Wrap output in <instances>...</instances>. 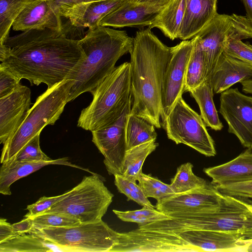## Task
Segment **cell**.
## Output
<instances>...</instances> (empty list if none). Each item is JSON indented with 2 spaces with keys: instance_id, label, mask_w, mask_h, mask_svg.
<instances>
[{
  "instance_id": "cell-17",
  "label": "cell",
  "mask_w": 252,
  "mask_h": 252,
  "mask_svg": "<svg viewBox=\"0 0 252 252\" xmlns=\"http://www.w3.org/2000/svg\"><path fill=\"white\" fill-rule=\"evenodd\" d=\"M60 9L55 0H34L29 4L14 22L16 31L49 29L63 31Z\"/></svg>"
},
{
  "instance_id": "cell-36",
  "label": "cell",
  "mask_w": 252,
  "mask_h": 252,
  "mask_svg": "<svg viewBox=\"0 0 252 252\" xmlns=\"http://www.w3.org/2000/svg\"><path fill=\"white\" fill-rule=\"evenodd\" d=\"M32 219L33 227L32 230L49 227H72L81 223L76 218L67 215L59 213L43 214Z\"/></svg>"
},
{
  "instance_id": "cell-39",
  "label": "cell",
  "mask_w": 252,
  "mask_h": 252,
  "mask_svg": "<svg viewBox=\"0 0 252 252\" xmlns=\"http://www.w3.org/2000/svg\"><path fill=\"white\" fill-rule=\"evenodd\" d=\"M215 186L222 194L252 200V181Z\"/></svg>"
},
{
  "instance_id": "cell-19",
  "label": "cell",
  "mask_w": 252,
  "mask_h": 252,
  "mask_svg": "<svg viewBox=\"0 0 252 252\" xmlns=\"http://www.w3.org/2000/svg\"><path fill=\"white\" fill-rule=\"evenodd\" d=\"M164 6L139 3L126 0L116 9L103 18L98 25L115 28L149 27Z\"/></svg>"
},
{
  "instance_id": "cell-38",
  "label": "cell",
  "mask_w": 252,
  "mask_h": 252,
  "mask_svg": "<svg viewBox=\"0 0 252 252\" xmlns=\"http://www.w3.org/2000/svg\"><path fill=\"white\" fill-rule=\"evenodd\" d=\"M223 52L233 58L252 65V45L245 43L242 40L234 39L229 40Z\"/></svg>"
},
{
  "instance_id": "cell-31",
  "label": "cell",
  "mask_w": 252,
  "mask_h": 252,
  "mask_svg": "<svg viewBox=\"0 0 252 252\" xmlns=\"http://www.w3.org/2000/svg\"><path fill=\"white\" fill-rule=\"evenodd\" d=\"M34 0H0V43L9 36L10 28L16 18Z\"/></svg>"
},
{
  "instance_id": "cell-14",
  "label": "cell",
  "mask_w": 252,
  "mask_h": 252,
  "mask_svg": "<svg viewBox=\"0 0 252 252\" xmlns=\"http://www.w3.org/2000/svg\"><path fill=\"white\" fill-rule=\"evenodd\" d=\"M219 112L227 123L229 133L234 134L241 144L252 150V97L237 88L221 93Z\"/></svg>"
},
{
  "instance_id": "cell-29",
  "label": "cell",
  "mask_w": 252,
  "mask_h": 252,
  "mask_svg": "<svg viewBox=\"0 0 252 252\" xmlns=\"http://www.w3.org/2000/svg\"><path fill=\"white\" fill-rule=\"evenodd\" d=\"M155 126L143 119L130 114L126 126L127 150L141 144L156 141Z\"/></svg>"
},
{
  "instance_id": "cell-47",
  "label": "cell",
  "mask_w": 252,
  "mask_h": 252,
  "mask_svg": "<svg viewBox=\"0 0 252 252\" xmlns=\"http://www.w3.org/2000/svg\"><path fill=\"white\" fill-rule=\"evenodd\" d=\"M246 199V200H248V201H250L251 202H252V200H250V199Z\"/></svg>"
},
{
  "instance_id": "cell-7",
  "label": "cell",
  "mask_w": 252,
  "mask_h": 252,
  "mask_svg": "<svg viewBox=\"0 0 252 252\" xmlns=\"http://www.w3.org/2000/svg\"><path fill=\"white\" fill-rule=\"evenodd\" d=\"M113 196L104 185L103 178L92 174L84 176L64 197L42 214H63L77 219L81 223L97 222L102 220Z\"/></svg>"
},
{
  "instance_id": "cell-37",
  "label": "cell",
  "mask_w": 252,
  "mask_h": 252,
  "mask_svg": "<svg viewBox=\"0 0 252 252\" xmlns=\"http://www.w3.org/2000/svg\"><path fill=\"white\" fill-rule=\"evenodd\" d=\"M40 133H38L32 138L22 148L13 161L40 162L52 160V159L45 155L40 148Z\"/></svg>"
},
{
  "instance_id": "cell-22",
  "label": "cell",
  "mask_w": 252,
  "mask_h": 252,
  "mask_svg": "<svg viewBox=\"0 0 252 252\" xmlns=\"http://www.w3.org/2000/svg\"><path fill=\"white\" fill-rule=\"evenodd\" d=\"M217 0H186L185 12L178 38L195 36L215 16Z\"/></svg>"
},
{
  "instance_id": "cell-12",
  "label": "cell",
  "mask_w": 252,
  "mask_h": 252,
  "mask_svg": "<svg viewBox=\"0 0 252 252\" xmlns=\"http://www.w3.org/2000/svg\"><path fill=\"white\" fill-rule=\"evenodd\" d=\"M199 252L179 235L138 228L120 233L117 244L110 252Z\"/></svg>"
},
{
  "instance_id": "cell-3",
  "label": "cell",
  "mask_w": 252,
  "mask_h": 252,
  "mask_svg": "<svg viewBox=\"0 0 252 252\" xmlns=\"http://www.w3.org/2000/svg\"><path fill=\"white\" fill-rule=\"evenodd\" d=\"M133 39L126 31L107 27L98 26L89 29L79 39L85 58L67 79L73 82L68 101L86 92L92 94L113 71L118 60L131 53Z\"/></svg>"
},
{
  "instance_id": "cell-46",
  "label": "cell",
  "mask_w": 252,
  "mask_h": 252,
  "mask_svg": "<svg viewBox=\"0 0 252 252\" xmlns=\"http://www.w3.org/2000/svg\"><path fill=\"white\" fill-rule=\"evenodd\" d=\"M242 91L246 94H252V79H249L241 82Z\"/></svg>"
},
{
  "instance_id": "cell-26",
  "label": "cell",
  "mask_w": 252,
  "mask_h": 252,
  "mask_svg": "<svg viewBox=\"0 0 252 252\" xmlns=\"http://www.w3.org/2000/svg\"><path fill=\"white\" fill-rule=\"evenodd\" d=\"M186 0H170L149 27L159 29L171 40L178 38Z\"/></svg>"
},
{
  "instance_id": "cell-9",
  "label": "cell",
  "mask_w": 252,
  "mask_h": 252,
  "mask_svg": "<svg viewBox=\"0 0 252 252\" xmlns=\"http://www.w3.org/2000/svg\"><path fill=\"white\" fill-rule=\"evenodd\" d=\"M162 124L168 138L176 144L187 145L206 157L216 155L214 141L200 115L182 97L176 102Z\"/></svg>"
},
{
  "instance_id": "cell-11",
  "label": "cell",
  "mask_w": 252,
  "mask_h": 252,
  "mask_svg": "<svg viewBox=\"0 0 252 252\" xmlns=\"http://www.w3.org/2000/svg\"><path fill=\"white\" fill-rule=\"evenodd\" d=\"M132 102L131 96L118 118L106 126L92 131V141L104 156L103 162L110 175L123 174L127 151L126 126Z\"/></svg>"
},
{
  "instance_id": "cell-28",
  "label": "cell",
  "mask_w": 252,
  "mask_h": 252,
  "mask_svg": "<svg viewBox=\"0 0 252 252\" xmlns=\"http://www.w3.org/2000/svg\"><path fill=\"white\" fill-rule=\"evenodd\" d=\"M158 144L156 141L148 142L127 150L126 152L122 176L136 182L142 172L143 163Z\"/></svg>"
},
{
  "instance_id": "cell-44",
  "label": "cell",
  "mask_w": 252,
  "mask_h": 252,
  "mask_svg": "<svg viewBox=\"0 0 252 252\" xmlns=\"http://www.w3.org/2000/svg\"><path fill=\"white\" fill-rule=\"evenodd\" d=\"M246 11V17L252 23V0H241Z\"/></svg>"
},
{
  "instance_id": "cell-2",
  "label": "cell",
  "mask_w": 252,
  "mask_h": 252,
  "mask_svg": "<svg viewBox=\"0 0 252 252\" xmlns=\"http://www.w3.org/2000/svg\"><path fill=\"white\" fill-rule=\"evenodd\" d=\"M130 55L132 98L130 114L159 128L162 83L171 47L162 43L148 27L136 32Z\"/></svg>"
},
{
  "instance_id": "cell-45",
  "label": "cell",
  "mask_w": 252,
  "mask_h": 252,
  "mask_svg": "<svg viewBox=\"0 0 252 252\" xmlns=\"http://www.w3.org/2000/svg\"><path fill=\"white\" fill-rule=\"evenodd\" d=\"M94 0H55L56 2L59 6H68L76 4L82 2H86Z\"/></svg>"
},
{
  "instance_id": "cell-16",
  "label": "cell",
  "mask_w": 252,
  "mask_h": 252,
  "mask_svg": "<svg viewBox=\"0 0 252 252\" xmlns=\"http://www.w3.org/2000/svg\"><path fill=\"white\" fill-rule=\"evenodd\" d=\"M178 235L199 252H249L252 249V238L242 233L192 230Z\"/></svg>"
},
{
  "instance_id": "cell-40",
  "label": "cell",
  "mask_w": 252,
  "mask_h": 252,
  "mask_svg": "<svg viewBox=\"0 0 252 252\" xmlns=\"http://www.w3.org/2000/svg\"><path fill=\"white\" fill-rule=\"evenodd\" d=\"M68 193V191L60 195L40 198L35 203L27 206L26 210L28 213L25 215V218H33L40 215L50 209L54 204L64 197Z\"/></svg>"
},
{
  "instance_id": "cell-35",
  "label": "cell",
  "mask_w": 252,
  "mask_h": 252,
  "mask_svg": "<svg viewBox=\"0 0 252 252\" xmlns=\"http://www.w3.org/2000/svg\"><path fill=\"white\" fill-rule=\"evenodd\" d=\"M114 177V183L118 191L126 195L128 200H132L142 207L156 208L150 202L136 182L129 180L121 175L116 174Z\"/></svg>"
},
{
  "instance_id": "cell-15",
  "label": "cell",
  "mask_w": 252,
  "mask_h": 252,
  "mask_svg": "<svg viewBox=\"0 0 252 252\" xmlns=\"http://www.w3.org/2000/svg\"><path fill=\"white\" fill-rule=\"evenodd\" d=\"M222 195L215 185L209 183L200 188L168 196L157 201L155 207L171 218L211 212L219 209Z\"/></svg>"
},
{
  "instance_id": "cell-24",
  "label": "cell",
  "mask_w": 252,
  "mask_h": 252,
  "mask_svg": "<svg viewBox=\"0 0 252 252\" xmlns=\"http://www.w3.org/2000/svg\"><path fill=\"white\" fill-rule=\"evenodd\" d=\"M51 164L67 165L94 173L88 169L71 163L66 157L48 161L25 162L14 160L1 164L0 169V193L3 195L11 194L10 186L14 182L44 166Z\"/></svg>"
},
{
  "instance_id": "cell-13",
  "label": "cell",
  "mask_w": 252,
  "mask_h": 252,
  "mask_svg": "<svg viewBox=\"0 0 252 252\" xmlns=\"http://www.w3.org/2000/svg\"><path fill=\"white\" fill-rule=\"evenodd\" d=\"M193 45V39L183 40L171 47L162 83L161 120L163 122L177 100L182 97L186 71Z\"/></svg>"
},
{
  "instance_id": "cell-4",
  "label": "cell",
  "mask_w": 252,
  "mask_h": 252,
  "mask_svg": "<svg viewBox=\"0 0 252 252\" xmlns=\"http://www.w3.org/2000/svg\"><path fill=\"white\" fill-rule=\"evenodd\" d=\"M142 229L175 234L192 230L242 233L252 238V203L222 195L215 211L177 216L141 225Z\"/></svg>"
},
{
  "instance_id": "cell-41",
  "label": "cell",
  "mask_w": 252,
  "mask_h": 252,
  "mask_svg": "<svg viewBox=\"0 0 252 252\" xmlns=\"http://www.w3.org/2000/svg\"><path fill=\"white\" fill-rule=\"evenodd\" d=\"M21 79L0 66V98L5 97L18 89L21 85Z\"/></svg>"
},
{
  "instance_id": "cell-20",
  "label": "cell",
  "mask_w": 252,
  "mask_h": 252,
  "mask_svg": "<svg viewBox=\"0 0 252 252\" xmlns=\"http://www.w3.org/2000/svg\"><path fill=\"white\" fill-rule=\"evenodd\" d=\"M126 0H94L60 7L62 17L68 20L75 28H94L105 16Z\"/></svg>"
},
{
  "instance_id": "cell-10",
  "label": "cell",
  "mask_w": 252,
  "mask_h": 252,
  "mask_svg": "<svg viewBox=\"0 0 252 252\" xmlns=\"http://www.w3.org/2000/svg\"><path fill=\"white\" fill-rule=\"evenodd\" d=\"M194 37L205 58L207 79L229 40L252 38V23L246 16L217 13Z\"/></svg>"
},
{
  "instance_id": "cell-33",
  "label": "cell",
  "mask_w": 252,
  "mask_h": 252,
  "mask_svg": "<svg viewBox=\"0 0 252 252\" xmlns=\"http://www.w3.org/2000/svg\"><path fill=\"white\" fill-rule=\"evenodd\" d=\"M113 212L119 219L124 221L136 222L139 224L171 218L156 208L143 207L141 209L133 211H122L113 210Z\"/></svg>"
},
{
  "instance_id": "cell-5",
  "label": "cell",
  "mask_w": 252,
  "mask_h": 252,
  "mask_svg": "<svg viewBox=\"0 0 252 252\" xmlns=\"http://www.w3.org/2000/svg\"><path fill=\"white\" fill-rule=\"evenodd\" d=\"M92 94V102L82 110L77 122L78 127L91 132L118 118L131 96L130 62L116 66Z\"/></svg>"
},
{
  "instance_id": "cell-6",
  "label": "cell",
  "mask_w": 252,
  "mask_h": 252,
  "mask_svg": "<svg viewBox=\"0 0 252 252\" xmlns=\"http://www.w3.org/2000/svg\"><path fill=\"white\" fill-rule=\"evenodd\" d=\"M72 81L66 79L39 95L25 120L14 134L3 144L1 164L14 160L22 148L47 125H53L60 118L68 102Z\"/></svg>"
},
{
  "instance_id": "cell-32",
  "label": "cell",
  "mask_w": 252,
  "mask_h": 252,
  "mask_svg": "<svg viewBox=\"0 0 252 252\" xmlns=\"http://www.w3.org/2000/svg\"><path fill=\"white\" fill-rule=\"evenodd\" d=\"M193 165L190 162L182 164L177 169L170 186L175 194L182 193L203 187L208 182L196 176L192 171Z\"/></svg>"
},
{
  "instance_id": "cell-34",
  "label": "cell",
  "mask_w": 252,
  "mask_h": 252,
  "mask_svg": "<svg viewBox=\"0 0 252 252\" xmlns=\"http://www.w3.org/2000/svg\"><path fill=\"white\" fill-rule=\"evenodd\" d=\"M137 181L138 185L147 198L152 197L159 201L174 194L170 184H166L156 177L142 172Z\"/></svg>"
},
{
  "instance_id": "cell-42",
  "label": "cell",
  "mask_w": 252,
  "mask_h": 252,
  "mask_svg": "<svg viewBox=\"0 0 252 252\" xmlns=\"http://www.w3.org/2000/svg\"><path fill=\"white\" fill-rule=\"evenodd\" d=\"M16 235L30 233L33 227V219L26 217L20 221L12 224Z\"/></svg>"
},
{
  "instance_id": "cell-21",
  "label": "cell",
  "mask_w": 252,
  "mask_h": 252,
  "mask_svg": "<svg viewBox=\"0 0 252 252\" xmlns=\"http://www.w3.org/2000/svg\"><path fill=\"white\" fill-rule=\"evenodd\" d=\"M252 77V65L233 58L224 52L221 54L208 78L214 93L220 94L238 82Z\"/></svg>"
},
{
  "instance_id": "cell-18",
  "label": "cell",
  "mask_w": 252,
  "mask_h": 252,
  "mask_svg": "<svg viewBox=\"0 0 252 252\" xmlns=\"http://www.w3.org/2000/svg\"><path fill=\"white\" fill-rule=\"evenodd\" d=\"M31 91L21 85L11 94L0 98V143L4 144L22 124L31 104Z\"/></svg>"
},
{
  "instance_id": "cell-27",
  "label": "cell",
  "mask_w": 252,
  "mask_h": 252,
  "mask_svg": "<svg viewBox=\"0 0 252 252\" xmlns=\"http://www.w3.org/2000/svg\"><path fill=\"white\" fill-rule=\"evenodd\" d=\"M198 105L200 116L206 126L215 130H220L223 125L220 121L214 100V91L209 79L189 92Z\"/></svg>"
},
{
  "instance_id": "cell-30",
  "label": "cell",
  "mask_w": 252,
  "mask_h": 252,
  "mask_svg": "<svg viewBox=\"0 0 252 252\" xmlns=\"http://www.w3.org/2000/svg\"><path fill=\"white\" fill-rule=\"evenodd\" d=\"M191 54L188 65L184 92H189L200 85L207 78V66L203 52L198 46L195 37Z\"/></svg>"
},
{
  "instance_id": "cell-1",
  "label": "cell",
  "mask_w": 252,
  "mask_h": 252,
  "mask_svg": "<svg viewBox=\"0 0 252 252\" xmlns=\"http://www.w3.org/2000/svg\"><path fill=\"white\" fill-rule=\"evenodd\" d=\"M2 43L10 51L0 66L21 80L44 83L48 88L67 79L85 58L79 40L69 38L64 29L26 31Z\"/></svg>"
},
{
  "instance_id": "cell-8",
  "label": "cell",
  "mask_w": 252,
  "mask_h": 252,
  "mask_svg": "<svg viewBox=\"0 0 252 252\" xmlns=\"http://www.w3.org/2000/svg\"><path fill=\"white\" fill-rule=\"evenodd\" d=\"M31 233L69 249L71 252H110L120 233L102 220L66 227H49Z\"/></svg>"
},
{
  "instance_id": "cell-25",
  "label": "cell",
  "mask_w": 252,
  "mask_h": 252,
  "mask_svg": "<svg viewBox=\"0 0 252 252\" xmlns=\"http://www.w3.org/2000/svg\"><path fill=\"white\" fill-rule=\"evenodd\" d=\"M40 252L70 251L33 233L16 235L6 241L0 243V252Z\"/></svg>"
},
{
  "instance_id": "cell-23",
  "label": "cell",
  "mask_w": 252,
  "mask_h": 252,
  "mask_svg": "<svg viewBox=\"0 0 252 252\" xmlns=\"http://www.w3.org/2000/svg\"><path fill=\"white\" fill-rule=\"evenodd\" d=\"M216 186L252 181V152L248 149L224 164L204 169Z\"/></svg>"
},
{
  "instance_id": "cell-43",
  "label": "cell",
  "mask_w": 252,
  "mask_h": 252,
  "mask_svg": "<svg viewBox=\"0 0 252 252\" xmlns=\"http://www.w3.org/2000/svg\"><path fill=\"white\" fill-rule=\"evenodd\" d=\"M16 234L13 230L12 225L7 221L6 219H0V243L14 237Z\"/></svg>"
}]
</instances>
